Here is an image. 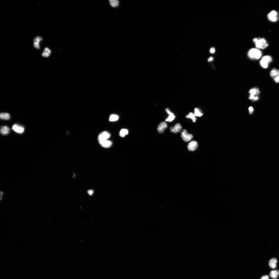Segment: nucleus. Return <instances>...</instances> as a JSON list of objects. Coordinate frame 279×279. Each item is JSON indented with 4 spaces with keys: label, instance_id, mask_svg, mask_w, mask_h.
Instances as JSON below:
<instances>
[{
    "label": "nucleus",
    "instance_id": "nucleus-17",
    "mask_svg": "<svg viewBox=\"0 0 279 279\" xmlns=\"http://www.w3.org/2000/svg\"><path fill=\"white\" fill-rule=\"evenodd\" d=\"M277 262V260L275 258H272L269 262V265L270 267L272 269L275 268L276 267V264Z\"/></svg>",
    "mask_w": 279,
    "mask_h": 279
},
{
    "label": "nucleus",
    "instance_id": "nucleus-9",
    "mask_svg": "<svg viewBox=\"0 0 279 279\" xmlns=\"http://www.w3.org/2000/svg\"><path fill=\"white\" fill-rule=\"evenodd\" d=\"M111 136L109 133L106 131L101 132L98 137V140L99 142L105 140H107Z\"/></svg>",
    "mask_w": 279,
    "mask_h": 279
},
{
    "label": "nucleus",
    "instance_id": "nucleus-6",
    "mask_svg": "<svg viewBox=\"0 0 279 279\" xmlns=\"http://www.w3.org/2000/svg\"><path fill=\"white\" fill-rule=\"evenodd\" d=\"M270 75L275 83H279V70H278L275 68H273L270 71Z\"/></svg>",
    "mask_w": 279,
    "mask_h": 279
},
{
    "label": "nucleus",
    "instance_id": "nucleus-19",
    "mask_svg": "<svg viewBox=\"0 0 279 279\" xmlns=\"http://www.w3.org/2000/svg\"><path fill=\"white\" fill-rule=\"evenodd\" d=\"M9 114L7 113H2L0 114V117L1 119L6 120H8L10 118Z\"/></svg>",
    "mask_w": 279,
    "mask_h": 279
},
{
    "label": "nucleus",
    "instance_id": "nucleus-14",
    "mask_svg": "<svg viewBox=\"0 0 279 279\" xmlns=\"http://www.w3.org/2000/svg\"><path fill=\"white\" fill-rule=\"evenodd\" d=\"M99 143L102 146L106 148L110 147L112 145V143L111 141L107 140H105Z\"/></svg>",
    "mask_w": 279,
    "mask_h": 279
},
{
    "label": "nucleus",
    "instance_id": "nucleus-27",
    "mask_svg": "<svg viewBox=\"0 0 279 279\" xmlns=\"http://www.w3.org/2000/svg\"><path fill=\"white\" fill-rule=\"evenodd\" d=\"M94 191L93 190H89L88 191V193L89 195L92 196L93 194Z\"/></svg>",
    "mask_w": 279,
    "mask_h": 279
},
{
    "label": "nucleus",
    "instance_id": "nucleus-1",
    "mask_svg": "<svg viewBox=\"0 0 279 279\" xmlns=\"http://www.w3.org/2000/svg\"><path fill=\"white\" fill-rule=\"evenodd\" d=\"M255 45L258 49H264L268 47V44L264 38H255L253 40Z\"/></svg>",
    "mask_w": 279,
    "mask_h": 279
},
{
    "label": "nucleus",
    "instance_id": "nucleus-23",
    "mask_svg": "<svg viewBox=\"0 0 279 279\" xmlns=\"http://www.w3.org/2000/svg\"><path fill=\"white\" fill-rule=\"evenodd\" d=\"M194 111V115L195 116L200 117L203 116V114L201 113L198 109L195 108V109Z\"/></svg>",
    "mask_w": 279,
    "mask_h": 279
},
{
    "label": "nucleus",
    "instance_id": "nucleus-21",
    "mask_svg": "<svg viewBox=\"0 0 279 279\" xmlns=\"http://www.w3.org/2000/svg\"><path fill=\"white\" fill-rule=\"evenodd\" d=\"M195 116L194 114L192 112H191L188 115L186 116L187 118H190L193 119V122H195L196 120V118L195 117Z\"/></svg>",
    "mask_w": 279,
    "mask_h": 279
},
{
    "label": "nucleus",
    "instance_id": "nucleus-13",
    "mask_svg": "<svg viewBox=\"0 0 279 279\" xmlns=\"http://www.w3.org/2000/svg\"><path fill=\"white\" fill-rule=\"evenodd\" d=\"M182 129L181 125L179 123L176 124L174 127H171L170 130L171 132L176 134L180 132Z\"/></svg>",
    "mask_w": 279,
    "mask_h": 279
},
{
    "label": "nucleus",
    "instance_id": "nucleus-28",
    "mask_svg": "<svg viewBox=\"0 0 279 279\" xmlns=\"http://www.w3.org/2000/svg\"><path fill=\"white\" fill-rule=\"evenodd\" d=\"M215 52V50L214 48H211L210 50V52L211 54H214Z\"/></svg>",
    "mask_w": 279,
    "mask_h": 279
},
{
    "label": "nucleus",
    "instance_id": "nucleus-29",
    "mask_svg": "<svg viewBox=\"0 0 279 279\" xmlns=\"http://www.w3.org/2000/svg\"><path fill=\"white\" fill-rule=\"evenodd\" d=\"M269 277L268 275H265L263 276L260 279H269Z\"/></svg>",
    "mask_w": 279,
    "mask_h": 279
},
{
    "label": "nucleus",
    "instance_id": "nucleus-16",
    "mask_svg": "<svg viewBox=\"0 0 279 279\" xmlns=\"http://www.w3.org/2000/svg\"><path fill=\"white\" fill-rule=\"evenodd\" d=\"M10 130L9 127L7 126H2L1 128V134L3 135H6L8 134Z\"/></svg>",
    "mask_w": 279,
    "mask_h": 279
},
{
    "label": "nucleus",
    "instance_id": "nucleus-25",
    "mask_svg": "<svg viewBox=\"0 0 279 279\" xmlns=\"http://www.w3.org/2000/svg\"><path fill=\"white\" fill-rule=\"evenodd\" d=\"M175 118V116L174 115L173 113H171L169 115V116H168V118L166 119L165 121L171 122L173 121Z\"/></svg>",
    "mask_w": 279,
    "mask_h": 279
},
{
    "label": "nucleus",
    "instance_id": "nucleus-12",
    "mask_svg": "<svg viewBox=\"0 0 279 279\" xmlns=\"http://www.w3.org/2000/svg\"><path fill=\"white\" fill-rule=\"evenodd\" d=\"M198 146L197 143L195 141H193L189 143L187 147L189 150L194 151L196 149Z\"/></svg>",
    "mask_w": 279,
    "mask_h": 279
},
{
    "label": "nucleus",
    "instance_id": "nucleus-3",
    "mask_svg": "<svg viewBox=\"0 0 279 279\" xmlns=\"http://www.w3.org/2000/svg\"><path fill=\"white\" fill-rule=\"evenodd\" d=\"M249 99L253 101H256L259 99V96L260 94L259 89L257 88L251 89L249 91Z\"/></svg>",
    "mask_w": 279,
    "mask_h": 279
},
{
    "label": "nucleus",
    "instance_id": "nucleus-30",
    "mask_svg": "<svg viewBox=\"0 0 279 279\" xmlns=\"http://www.w3.org/2000/svg\"><path fill=\"white\" fill-rule=\"evenodd\" d=\"M214 60V58L212 57H210L208 60V62H211Z\"/></svg>",
    "mask_w": 279,
    "mask_h": 279
},
{
    "label": "nucleus",
    "instance_id": "nucleus-24",
    "mask_svg": "<svg viewBox=\"0 0 279 279\" xmlns=\"http://www.w3.org/2000/svg\"><path fill=\"white\" fill-rule=\"evenodd\" d=\"M128 130L126 129H122L120 131V135L122 137H124L125 135L128 134Z\"/></svg>",
    "mask_w": 279,
    "mask_h": 279
},
{
    "label": "nucleus",
    "instance_id": "nucleus-20",
    "mask_svg": "<svg viewBox=\"0 0 279 279\" xmlns=\"http://www.w3.org/2000/svg\"><path fill=\"white\" fill-rule=\"evenodd\" d=\"M109 2L111 6L113 8L118 6L119 4V1L116 0H110Z\"/></svg>",
    "mask_w": 279,
    "mask_h": 279
},
{
    "label": "nucleus",
    "instance_id": "nucleus-5",
    "mask_svg": "<svg viewBox=\"0 0 279 279\" xmlns=\"http://www.w3.org/2000/svg\"><path fill=\"white\" fill-rule=\"evenodd\" d=\"M267 17L269 20L273 22L277 21L279 19L278 12L275 10H272L268 14Z\"/></svg>",
    "mask_w": 279,
    "mask_h": 279
},
{
    "label": "nucleus",
    "instance_id": "nucleus-11",
    "mask_svg": "<svg viewBox=\"0 0 279 279\" xmlns=\"http://www.w3.org/2000/svg\"><path fill=\"white\" fill-rule=\"evenodd\" d=\"M168 127V125L165 122H162L158 125L157 130L159 133L161 134H162L165 130Z\"/></svg>",
    "mask_w": 279,
    "mask_h": 279
},
{
    "label": "nucleus",
    "instance_id": "nucleus-22",
    "mask_svg": "<svg viewBox=\"0 0 279 279\" xmlns=\"http://www.w3.org/2000/svg\"><path fill=\"white\" fill-rule=\"evenodd\" d=\"M119 117L117 115L112 114L110 116L109 120L111 122L115 121L118 119Z\"/></svg>",
    "mask_w": 279,
    "mask_h": 279
},
{
    "label": "nucleus",
    "instance_id": "nucleus-15",
    "mask_svg": "<svg viewBox=\"0 0 279 279\" xmlns=\"http://www.w3.org/2000/svg\"><path fill=\"white\" fill-rule=\"evenodd\" d=\"M51 53V51L49 48L46 47L45 48L42 54V55L43 57L47 58L49 57Z\"/></svg>",
    "mask_w": 279,
    "mask_h": 279
},
{
    "label": "nucleus",
    "instance_id": "nucleus-18",
    "mask_svg": "<svg viewBox=\"0 0 279 279\" xmlns=\"http://www.w3.org/2000/svg\"><path fill=\"white\" fill-rule=\"evenodd\" d=\"M279 274V271L277 270H275L271 271L270 275L272 279H276L278 277Z\"/></svg>",
    "mask_w": 279,
    "mask_h": 279
},
{
    "label": "nucleus",
    "instance_id": "nucleus-31",
    "mask_svg": "<svg viewBox=\"0 0 279 279\" xmlns=\"http://www.w3.org/2000/svg\"><path fill=\"white\" fill-rule=\"evenodd\" d=\"M165 111H166V112H167V113H168V114L169 115L171 113V112L170 111V110H169V109H168V108H166L165 109Z\"/></svg>",
    "mask_w": 279,
    "mask_h": 279
},
{
    "label": "nucleus",
    "instance_id": "nucleus-10",
    "mask_svg": "<svg viewBox=\"0 0 279 279\" xmlns=\"http://www.w3.org/2000/svg\"><path fill=\"white\" fill-rule=\"evenodd\" d=\"M12 129L15 132L20 134H22L24 130L23 127L17 124H14L12 126Z\"/></svg>",
    "mask_w": 279,
    "mask_h": 279
},
{
    "label": "nucleus",
    "instance_id": "nucleus-8",
    "mask_svg": "<svg viewBox=\"0 0 279 279\" xmlns=\"http://www.w3.org/2000/svg\"><path fill=\"white\" fill-rule=\"evenodd\" d=\"M43 40V38L41 36H37L35 37L33 39V45L34 47L36 49H40V43Z\"/></svg>",
    "mask_w": 279,
    "mask_h": 279
},
{
    "label": "nucleus",
    "instance_id": "nucleus-2",
    "mask_svg": "<svg viewBox=\"0 0 279 279\" xmlns=\"http://www.w3.org/2000/svg\"><path fill=\"white\" fill-rule=\"evenodd\" d=\"M261 51L257 48H252L250 49L248 52L249 57L252 59H259L262 56Z\"/></svg>",
    "mask_w": 279,
    "mask_h": 279
},
{
    "label": "nucleus",
    "instance_id": "nucleus-26",
    "mask_svg": "<svg viewBox=\"0 0 279 279\" xmlns=\"http://www.w3.org/2000/svg\"><path fill=\"white\" fill-rule=\"evenodd\" d=\"M249 113L250 114H252L254 111V109L253 107H249Z\"/></svg>",
    "mask_w": 279,
    "mask_h": 279
},
{
    "label": "nucleus",
    "instance_id": "nucleus-4",
    "mask_svg": "<svg viewBox=\"0 0 279 279\" xmlns=\"http://www.w3.org/2000/svg\"><path fill=\"white\" fill-rule=\"evenodd\" d=\"M272 58L270 56L267 55L264 56L260 61V65L263 68H267L269 64L272 62Z\"/></svg>",
    "mask_w": 279,
    "mask_h": 279
},
{
    "label": "nucleus",
    "instance_id": "nucleus-7",
    "mask_svg": "<svg viewBox=\"0 0 279 279\" xmlns=\"http://www.w3.org/2000/svg\"><path fill=\"white\" fill-rule=\"evenodd\" d=\"M181 137L184 141L188 142L193 139V137L191 134H188L185 130H183L181 133Z\"/></svg>",
    "mask_w": 279,
    "mask_h": 279
}]
</instances>
